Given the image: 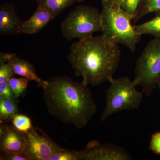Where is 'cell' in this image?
<instances>
[{
    "label": "cell",
    "mask_w": 160,
    "mask_h": 160,
    "mask_svg": "<svg viewBox=\"0 0 160 160\" xmlns=\"http://www.w3.org/2000/svg\"><path fill=\"white\" fill-rule=\"evenodd\" d=\"M42 89L49 113L65 125L82 129L96 112L97 107L88 86L66 76L52 78Z\"/></svg>",
    "instance_id": "1"
},
{
    "label": "cell",
    "mask_w": 160,
    "mask_h": 160,
    "mask_svg": "<svg viewBox=\"0 0 160 160\" xmlns=\"http://www.w3.org/2000/svg\"><path fill=\"white\" fill-rule=\"evenodd\" d=\"M121 57L119 45L102 35L73 43L68 60L84 85L98 86L113 78Z\"/></svg>",
    "instance_id": "2"
},
{
    "label": "cell",
    "mask_w": 160,
    "mask_h": 160,
    "mask_svg": "<svg viewBox=\"0 0 160 160\" xmlns=\"http://www.w3.org/2000/svg\"><path fill=\"white\" fill-rule=\"evenodd\" d=\"M101 13L102 35L117 45L135 50L141 36L131 25L134 16L124 11L118 1L102 3Z\"/></svg>",
    "instance_id": "3"
},
{
    "label": "cell",
    "mask_w": 160,
    "mask_h": 160,
    "mask_svg": "<svg viewBox=\"0 0 160 160\" xmlns=\"http://www.w3.org/2000/svg\"><path fill=\"white\" fill-rule=\"evenodd\" d=\"M109 82L106 92V106L101 115L102 121L119 112L138 109L143 98L142 93L136 89L133 80L127 77L112 78Z\"/></svg>",
    "instance_id": "4"
},
{
    "label": "cell",
    "mask_w": 160,
    "mask_h": 160,
    "mask_svg": "<svg viewBox=\"0 0 160 160\" xmlns=\"http://www.w3.org/2000/svg\"><path fill=\"white\" fill-rule=\"evenodd\" d=\"M61 27L63 36L69 41L89 37L102 31L101 12L91 6H78L62 22Z\"/></svg>",
    "instance_id": "5"
},
{
    "label": "cell",
    "mask_w": 160,
    "mask_h": 160,
    "mask_svg": "<svg viewBox=\"0 0 160 160\" xmlns=\"http://www.w3.org/2000/svg\"><path fill=\"white\" fill-rule=\"evenodd\" d=\"M160 79V40L154 38L146 46L137 60L133 81L147 96L151 94Z\"/></svg>",
    "instance_id": "6"
},
{
    "label": "cell",
    "mask_w": 160,
    "mask_h": 160,
    "mask_svg": "<svg viewBox=\"0 0 160 160\" xmlns=\"http://www.w3.org/2000/svg\"><path fill=\"white\" fill-rule=\"evenodd\" d=\"M26 133L27 153L31 160H50L62 148L38 127L33 126Z\"/></svg>",
    "instance_id": "7"
},
{
    "label": "cell",
    "mask_w": 160,
    "mask_h": 160,
    "mask_svg": "<svg viewBox=\"0 0 160 160\" xmlns=\"http://www.w3.org/2000/svg\"><path fill=\"white\" fill-rule=\"evenodd\" d=\"M79 160H130L131 155L122 147L110 144H101L92 141L80 151Z\"/></svg>",
    "instance_id": "8"
},
{
    "label": "cell",
    "mask_w": 160,
    "mask_h": 160,
    "mask_svg": "<svg viewBox=\"0 0 160 160\" xmlns=\"http://www.w3.org/2000/svg\"><path fill=\"white\" fill-rule=\"evenodd\" d=\"M26 132L18 130L14 126L1 124L0 151L27 154Z\"/></svg>",
    "instance_id": "9"
},
{
    "label": "cell",
    "mask_w": 160,
    "mask_h": 160,
    "mask_svg": "<svg viewBox=\"0 0 160 160\" xmlns=\"http://www.w3.org/2000/svg\"><path fill=\"white\" fill-rule=\"evenodd\" d=\"M23 22L17 14L13 4L5 3L0 7V34L17 35Z\"/></svg>",
    "instance_id": "10"
},
{
    "label": "cell",
    "mask_w": 160,
    "mask_h": 160,
    "mask_svg": "<svg viewBox=\"0 0 160 160\" xmlns=\"http://www.w3.org/2000/svg\"><path fill=\"white\" fill-rule=\"evenodd\" d=\"M54 18V17L46 9L38 6L33 14L21 26L19 33L32 34L38 33Z\"/></svg>",
    "instance_id": "11"
},
{
    "label": "cell",
    "mask_w": 160,
    "mask_h": 160,
    "mask_svg": "<svg viewBox=\"0 0 160 160\" xmlns=\"http://www.w3.org/2000/svg\"><path fill=\"white\" fill-rule=\"evenodd\" d=\"M11 62L14 74L26 78L29 81H35L38 83V86L42 88L47 84L48 81L39 77L36 73L34 66L27 60L18 57L14 53Z\"/></svg>",
    "instance_id": "12"
},
{
    "label": "cell",
    "mask_w": 160,
    "mask_h": 160,
    "mask_svg": "<svg viewBox=\"0 0 160 160\" xmlns=\"http://www.w3.org/2000/svg\"><path fill=\"white\" fill-rule=\"evenodd\" d=\"M154 18L145 22L133 26L138 34L150 35L160 40V11L155 12Z\"/></svg>",
    "instance_id": "13"
},
{
    "label": "cell",
    "mask_w": 160,
    "mask_h": 160,
    "mask_svg": "<svg viewBox=\"0 0 160 160\" xmlns=\"http://www.w3.org/2000/svg\"><path fill=\"white\" fill-rule=\"evenodd\" d=\"M76 2V0H37L38 6L45 8L54 18Z\"/></svg>",
    "instance_id": "14"
},
{
    "label": "cell",
    "mask_w": 160,
    "mask_h": 160,
    "mask_svg": "<svg viewBox=\"0 0 160 160\" xmlns=\"http://www.w3.org/2000/svg\"><path fill=\"white\" fill-rule=\"evenodd\" d=\"M16 101L0 98V123L9 122L17 114Z\"/></svg>",
    "instance_id": "15"
},
{
    "label": "cell",
    "mask_w": 160,
    "mask_h": 160,
    "mask_svg": "<svg viewBox=\"0 0 160 160\" xmlns=\"http://www.w3.org/2000/svg\"><path fill=\"white\" fill-rule=\"evenodd\" d=\"M158 11H160V0H141L133 21L136 22L147 14Z\"/></svg>",
    "instance_id": "16"
},
{
    "label": "cell",
    "mask_w": 160,
    "mask_h": 160,
    "mask_svg": "<svg viewBox=\"0 0 160 160\" xmlns=\"http://www.w3.org/2000/svg\"><path fill=\"white\" fill-rule=\"evenodd\" d=\"M7 81L18 101L19 98L26 91L30 81L25 78H16L12 76Z\"/></svg>",
    "instance_id": "17"
},
{
    "label": "cell",
    "mask_w": 160,
    "mask_h": 160,
    "mask_svg": "<svg viewBox=\"0 0 160 160\" xmlns=\"http://www.w3.org/2000/svg\"><path fill=\"white\" fill-rule=\"evenodd\" d=\"M12 121L15 128L23 132H27L33 127L30 118L25 115L17 113Z\"/></svg>",
    "instance_id": "18"
},
{
    "label": "cell",
    "mask_w": 160,
    "mask_h": 160,
    "mask_svg": "<svg viewBox=\"0 0 160 160\" xmlns=\"http://www.w3.org/2000/svg\"><path fill=\"white\" fill-rule=\"evenodd\" d=\"M80 151H71L62 148L52 155L50 160H79Z\"/></svg>",
    "instance_id": "19"
},
{
    "label": "cell",
    "mask_w": 160,
    "mask_h": 160,
    "mask_svg": "<svg viewBox=\"0 0 160 160\" xmlns=\"http://www.w3.org/2000/svg\"><path fill=\"white\" fill-rule=\"evenodd\" d=\"M141 0H118L122 9L134 16L136 14Z\"/></svg>",
    "instance_id": "20"
},
{
    "label": "cell",
    "mask_w": 160,
    "mask_h": 160,
    "mask_svg": "<svg viewBox=\"0 0 160 160\" xmlns=\"http://www.w3.org/2000/svg\"><path fill=\"white\" fill-rule=\"evenodd\" d=\"M13 75L11 60L0 66V83L8 81Z\"/></svg>",
    "instance_id": "21"
},
{
    "label": "cell",
    "mask_w": 160,
    "mask_h": 160,
    "mask_svg": "<svg viewBox=\"0 0 160 160\" xmlns=\"http://www.w3.org/2000/svg\"><path fill=\"white\" fill-rule=\"evenodd\" d=\"M1 160H31L29 156L25 153L1 152Z\"/></svg>",
    "instance_id": "22"
},
{
    "label": "cell",
    "mask_w": 160,
    "mask_h": 160,
    "mask_svg": "<svg viewBox=\"0 0 160 160\" xmlns=\"http://www.w3.org/2000/svg\"><path fill=\"white\" fill-rule=\"evenodd\" d=\"M0 98H5L17 102L9 86L8 81L0 83Z\"/></svg>",
    "instance_id": "23"
},
{
    "label": "cell",
    "mask_w": 160,
    "mask_h": 160,
    "mask_svg": "<svg viewBox=\"0 0 160 160\" xmlns=\"http://www.w3.org/2000/svg\"><path fill=\"white\" fill-rule=\"evenodd\" d=\"M149 149L156 154L160 155V132L152 136Z\"/></svg>",
    "instance_id": "24"
},
{
    "label": "cell",
    "mask_w": 160,
    "mask_h": 160,
    "mask_svg": "<svg viewBox=\"0 0 160 160\" xmlns=\"http://www.w3.org/2000/svg\"><path fill=\"white\" fill-rule=\"evenodd\" d=\"M14 53H7L1 52L0 53V65L9 62L12 58Z\"/></svg>",
    "instance_id": "25"
},
{
    "label": "cell",
    "mask_w": 160,
    "mask_h": 160,
    "mask_svg": "<svg viewBox=\"0 0 160 160\" xmlns=\"http://www.w3.org/2000/svg\"><path fill=\"white\" fill-rule=\"evenodd\" d=\"M118 0H102V3L108 2L117 1Z\"/></svg>",
    "instance_id": "26"
},
{
    "label": "cell",
    "mask_w": 160,
    "mask_h": 160,
    "mask_svg": "<svg viewBox=\"0 0 160 160\" xmlns=\"http://www.w3.org/2000/svg\"><path fill=\"white\" fill-rule=\"evenodd\" d=\"M77 2H84L85 0H76Z\"/></svg>",
    "instance_id": "27"
},
{
    "label": "cell",
    "mask_w": 160,
    "mask_h": 160,
    "mask_svg": "<svg viewBox=\"0 0 160 160\" xmlns=\"http://www.w3.org/2000/svg\"><path fill=\"white\" fill-rule=\"evenodd\" d=\"M158 88L160 89V79L158 83Z\"/></svg>",
    "instance_id": "28"
}]
</instances>
